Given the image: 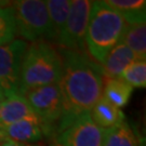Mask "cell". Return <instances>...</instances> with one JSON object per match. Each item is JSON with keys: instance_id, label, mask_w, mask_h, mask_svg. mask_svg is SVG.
Segmentation results:
<instances>
[{"instance_id": "30bf717a", "label": "cell", "mask_w": 146, "mask_h": 146, "mask_svg": "<svg viewBox=\"0 0 146 146\" xmlns=\"http://www.w3.org/2000/svg\"><path fill=\"white\" fill-rule=\"evenodd\" d=\"M34 114L35 113L22 94H12L0 103V128L5 129Z\"/></svg>"}, {"instance_id": "6da1fadb", "label": "cell", "mask_w": 146, "mask_h": 146, "mask_svg": "<svg viewBox=\"0 0 146 146\" xmlns=\"http://www.w3.org/2000/svg\"><path fill=\"white\" fill-rule=\"evenodd\" d=\"M63 68L58 88L63 100V115L58 133L72 123L77 116L91 111L102 98L104 76L102 68L84 51L62 50Z\"/></svg>"}, {"instance_id": "8fae6325", "label": "cell", "mask_w": 146, "mask_h": 146, "mask_svg": "<svg viewBox=\"0 0 146 146\" xmlns=\"http://www.w3.org/2000/svg\"><path fill=\"white\" fill-rule=\"evenodd\" d=\"M135 60V55L130 49L123 42H119L110 50L100 66L102 68L103 76H106L107 78H118L125 68Z\"/></svg>"}, {"instance_id": "d6986e66", "label": "cell", "mask_w": 146, "mask_h": 146, "mask_svg": "<svg viewBox=\"0 0 146 146\" xmlns=\"http://www.w3.org/2000/svg\"><path fill=\"white\" fill-rule=\"evenodd\" d=\"M16 36V25L12 5L0 7V46L14 40Z\"/></svg>"}, {"instance_id": "4fadbf2b", "label": "cell", "mask_w": 146, "mask_h": 146, "mask_svg": "<svg viewBox=\"0 0 146 146\" xmlns=\"http://www.w3.org/2000/svg\"><path fill=\"white\" fill-rule=\"evenodd\" d=\"M120 42H123L135 55L136 60H146V23L125 24Z\"/></svg>"}, {"instance_id": "5b68a950", "label": "cell", "mask_w": 146, "mask_h": 146, "mask_svg": "<svg viewBox=\"0 0 146 146\" xmlns=\"http://www.w3.org/2000/svg\"><path fill=\"white\" fill-rule=\"evenodd\" d=\"M47 129L48 135L63 115V100L58 84L42 86L22 94Z\"/></svg>"}, {"instance_id": "9c48e42d", "label": "cell", "mask_w": 146, "mask_h": 146, "mask_svg": "<svg viewBox=\"0 0 146 146\" xmlns=\"http://www.w3.org/2000/svg\"><path fill=\"white\" fill-rule=\"evenodd\" d=\"M7 140L17 143L33 144L42 140L43 135H48L47 129L37 115L27 116L15 123L3 129Z\"/></svg>"}, {"instance_id": "5bb4252c", "label": "cell", "mask_w": 146, "mask_h": 146, "mask_svg": "<svg viewBox=\"0 0 146 146\" xmlns=\"http://www.w3.org/2000/svg\"><path fill=\"white\" fill-rule=\"evenodd\" d=\"M133 88L120 78L104 79L102 98L117 108H122L129 103Z\"/></svg>"}, {"instance_id": "9a60e30c", "label": "cell", "mask_w": 146, "mask_h": 146, "mask_svg": "<svg viewBox=\"0 0 146 146\" xmlns=\"http://www.w3.org/2000/svg\"><path fill=\"white\" fill-rule=\"evenodd\" d=\"M103 131V146H140V141L133 128L127 121Z\"/></svg>"}, {"instance_id": "603a6c76", "label": "cell", "mask_w": 146, "mask_h": 146, "mask_svg": "<svg viewBox=\"0 0 146 146\" xmlns=\"http://www.w3.org/2000/svg\"><path fill=\"white\" fill-rule=\"evenodd\" d=\"M0 103H1V102H0Z\"/></svg>"}, {"instance_id": "44dd1931", "label": "cell", "mask_w": 146, "mask_h": 146, "mask_svg": "<svg viewBox=\"0 0 146 146\" xmlns=\"http://www.w3.org/2000/svg\"><path fill=\"white\" fill-rule=\"evenodd\" d=\"M5 99V95H3V93H2V90L0 89V102H2Z\"/></svg>"}, {"instance_id": "52a82bcc", "label": "cell", "mask_w": 146, "mask_h": 146, "mask_svg": "<svg viewBox=\"0 0 146 146\" xmlns=\"http://www.w3.org/2000/svg\"><path fill=\"white\" fill-rule=\"evenodd\" d=\"M27 47L28 43L22 39L0 46V89L5 98L19 93L22 61Z\"/></svg>"}, {"instance_id": "8992f818", "label": "cell", "mask_w": 146, "mask_h": 146, "mask_svg": "<svg viewBox=\"0 0 146 146\" xmlns=\"http://www.w3.org/2000/svg\"><path fill=\"white\" fill-rule=\"evenodd\" d=\"M93 1L74 0L63 31L58 39L60 49L84 51V37Z\"/></svg>"}, {"instance_id": "3957f363", "label": "cell", "mask_w": 146, "mask_h": 146, "mask_svg": "<svg viewBox=\"0 0 146 146\" xmlns=\"http://www.w3.org/2000/svg\"><path fill=\"white\" fill-rule=\"evenodd\" d=\"M63 60L52 43L37 41L28 44L23 56L19 93L28 90L58 84L62 75Z\"/></svg>"}, {"instance_id": "e0dca14e", "label": "cell", "mask_w": 146, "mask_h": 146, "mask_svg": "<svg viewBox=\"0 0 146 146\" xmlns=\"http://www.w3.org/2000/svg\"><path fill=\"white\" fill-rule=\"evenodd\" d=\"M70 2L72 1L69 0H48L46 1L49 19H50L51 26H52L54 42H58V37L61 35L63 27L66 23L68 13H69V8H70Z\"/></svg>"}, {"instance_id": "7a4b0ae2", "label": "cell", "mask_w": 146, "mask_h": 146, "mask_svg": "<svg viewBox=\"0 0 146 146\" xmlns=\"http://www.w3.org/2000/svg\"><path fill=\"white\" fill-rule=\"evenodd\" d=\"M125 21L104 1H93L84 37L88 55L101 65L106 55L121 40Z\"/></svg>"}, {"instance_id": "7402d4cb", "label": "cell", "mask_w": 146, "mask_h": 146, "mask_svg": "<svg viewBox=\"0 0 146 146\" xmlns=\"http://www.w3.org/2000/svg\"><path fill=\"white\" fill-rule=\"evenodd\" d=\"M51 146H61V145H58V143H55V144H53V145H51Z\"/></svg>"}, {"instance_id": "ba28073f", "label": "cell", "mask_w": 146, "mask_h": 146, "mask_svg": "<svg viewBox=\"0 0 146 146\" xmlns=\"http://www.w3.org/2000/svg\"><path fill=\"white\" fill-rule=\"evenodd\" d=\"M102 136V129L94 123L90 113L86 111L58 133L56 143L61 146H103Z\"/></svg>"}, {"instance_id": "7c38bea8", "label": "cell", "mask_w": 146, "mask_h": 146, "mask_svg": "<svg viewBox=\"0 0 146 146\" xmlns=\"http://www.w3.org/2000/svg\"><path fill=\"white\" fill-rule=\"evenodd\" d=\"M90 115L94 123L102 130L114 128L125 120L123 111L111 105L103 98H101L98 103L94 105L90 111Z\"/></svg>"}, {"instance_id": "ffe728a7", "label": "cell", "mask_w": 146, "mask_h": 146, "mask_svg": "<svg viewBox=\"0 0 146 146\" xmlns=\"http://www.w3.org/2000/svg\"><path fill=\"white\" fill-rule=\"evenodd\" d=\"M0 146H41L38 144H25V143H17V142H13L10 140L0 143Z\"/></svg>"}, {"instance_id": "ac0fdd59", "label": "cell", "mask_w": 146, "mask_h": 146, "mask_svg": "<svg viewBox=\"0 0 146 146\" xmlns=\"http://www.w3.org/2000/svg\"><path fill=\"white\" fill-rule=\"evenodd\" d=\"M118 78L131 86L132 88L146 87V62L135 60L121 73Z\"/></svg>"}, {"instance_id": "2e32d148", "label": "cell", "mask_w": 146, "mask_h": 146, "mask_svg": "<svg viewBox=\"0 0 146 146\" xmlns=\"http://www.w3.org/2000/svg\"><path fill=\"white\" fill-rule=\"evenodd\" d=\"M104 2L123 17L125 24L145 22V0H106Z\"/></svg>"}, {"instance_id": "277c9868", "label": "cell", "mask_w": 146, "mask_h": 146, "mask_svg": "<svg viewBox=\"0 0 146 146\" xmlns=\"http://www.w3.org/2000/svg\"><path fill=\"white\" fill-rule=\"evenodd\" d=\"M16 35L24 41L54 42L46 1L19 0L12 2Z\"/></svg>"}]
</instances>
